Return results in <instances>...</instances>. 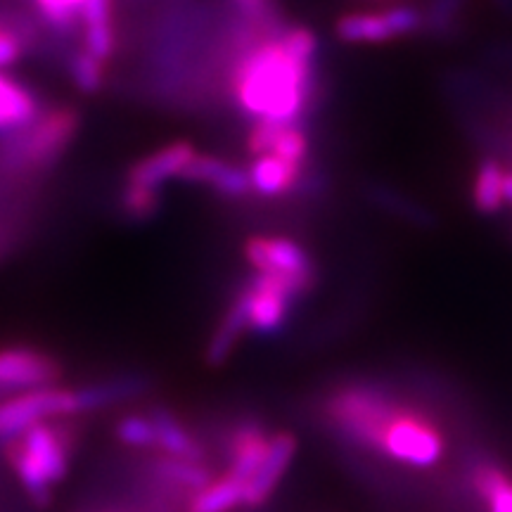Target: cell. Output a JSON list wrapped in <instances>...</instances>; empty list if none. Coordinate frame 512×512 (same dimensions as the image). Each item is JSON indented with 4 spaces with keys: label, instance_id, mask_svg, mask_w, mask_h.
<instances>
[{
    "label": "cell",
    "instance_id": "cell-15",
    "mask_svg": "<svg viewBox=\"0 0 512 512\" xmlns=\"http://www.w3.org/2000/svg\"><path fill=\"white\" fill-rule=\"evenodd\" d=\"M43 112L41 100L17 76L0 72V133H19Z\"/></svg>",
    "mask_w": 512,
    "mask_h": 512
},
{
    "label": "cell",
    "instance_id": "cell-24",
    "mask_svg": "<svg viewBox=\"0 0 512 512\" xmlns=\"http://www.w3.org/2000/svg\"><path fill=\"white\" fill-rule=\"evenodd\" d=\"M152 470H155V475L162 479V482L174 484L178 489L195 491V494L211 482L209 467L197 463V460L159 456L155 463H152Z\"/></svg>",
    "mask_w": 512,
    "mask_h": 512
},
{
    "label": "cell",
    "instance_id": "cell-27",
    "mask_svg": "<svg viewBox=\"0 0 512 512\" xmlns=\"http://www.w3.org/2000/svg\"><path fill=\"white\" fill-rule=\"evenodd\" d=\"M121 209L131 221H150L162 209V190L126 183L121 190Z\"/></svg>",
    "mask_w": 512,
    "mask_h": 512
},
{
    "label": "cell",
    "instance_id": "cell-28",
    "mask_svg": "<svg viewBox=\"0 0 512 512\" xmlns=\"http://www.w3.org/2000/svg\"><path fill=\"white\" fill-rule=\"evenodd\" d=\"M86 0H34L38 17L57 34H72Z\"/></svg>",
    "mask_w": 512,
    "mask_h": 512
},
{
    "label": "cell",
    "instance_id": "cell-21",
    "mask_svg": "<svg viewBox=\"0 0 512 512\" xmlns=\"http://www.w3.org/2000/svg\"><path fill=\"white\" fill-rule=\"evenodd\" d=\"M247 174L252 190L259 192L261 197H280L297 188L299 178H302V166L273 155H261L254 159Z\"/></svg>",
    "mask_w": 512,
    "mask_h": 512
},
{
    "label": "cell",
    "instance_id": "cell-6",
    "mask_svg": "<svg viewBox=\"0 0 512 512\" xmlns=\"http://www.w3.org/2000/svg\"><path fill=\"white\" fill-rule=\"evenodd\" d=\"M380 453L413 467H432L444 453V437L430 420L401 408L384 432Z\"/></svg>",
    "mask_w": 512,
    "mask_h": 512
},
{
    "label": "cell",
    "instance_id": "cell-18",
    "mask_svg": "<svg viewBox=\"0 0 512 512\" xmlns=\"http://www.w3.org/2000/svg\"><path fill=\"white\" fill-rule=\"evenodd\" d=\"M147 392H150V380L147 377L124 375L114 377V380L91 384V387L76 389V406H79V413L102 411V408L114 406V403L138 399V396Z\"/></svg>",
    "mask_w": 512,
    "mask_h": 512
},
{
    "label": "cell",
    "instance_id": "cell-31",
    "mask_svg": "<svg viewBox=\"0 0 512 512\" xmlns=\"http://www.w3.org/2000/svg\"><path fill=\"white\" fill-rule=\"evenodd\" d=\"M460 5H463V0H432L427 12H422V29L437 36L451 34L456 27Z\"/></svg>",
    "mask_w": 512,
    "mask_h": 512
},
{
    "label": "cell",
    "instance_id": "cell-37",
    "mask_svg": "<svg viewBox=\"0 0 512 512\" xmlns=\"http://www.w3.org/2000/svg\"><path fill=\"white\" fill-rule=\"evenodd\" d=\"M501 3L508 5V8H512V0H501Z\"/></svg>",
    "mask_w": 512,
    "mask_h": 512
},
{
    "label": "cell",
    "instance_id": "cell-35",
    "mask_svg": "<svg viewBox=\"0 0 512 512\" xmlns=\"http://www.w3.org/2000/svg\"><path fill=\"white\" fill-rule=\"evenodd\" d=\"M238 10L245 15L249 22L266 24L273 22L275 17V0H233Z\"/></svg>",
    "mask_w": 512,
    "mask_h": 512
},
{
    "label": "cell",
    "instance_id": "cell-34",
    "mask_svg": "<svg viewBox=\"0 0 512 512\" xmlns=\"http://www.w3.org/2000/svg\"><path fill=\"white\" fill-rule=\"evenodd\" d=\"M484 503L489 505V512H512V482L505 472L496 479L494 489L489 491Z\"/></svg>",
    "mask_w": 512,
    "mask_h": 512
},
{
    "label": "cell",
    "instance_id": "cell-17",
    "mask_svg": "<svg viewBox=\"0 0 512 512\" xmlns=\"http://www.w3.org/2000/svg\"><path fill=\"white\" fill-rule=\"evenodd\" d=\"M249 330V297L247 290L242 287L235 297V302L230 304V309L226 311V316L221 318L219 328L214 330V335L209 339V347H207V363L211 368H219L223 363L228 361L230 354H233L238 342L242 339V335Z\"/></svg>",
    "mask_w": 512,
    "mask_h": 512
},
{
    "label": "cell",
    "instance_id": "cell-9",
    "mask_svg": "<svg viewBox=\"0 0 512 512\" xmlns=\"http://www.w3.org/2000/svg\"><path fill=\"white\" fill-rule=\"evenodd\" d=\"M60 377V361L46 354V351L31 347L0 349V392L3 389L29 392V389L55 387Z\"/></svg>",
    "mask_w": 512,
    "mask_h": 512
},
{
    "label": "cell",
    "instance_id": "cell-4",
    "mask_svg": "<svg viewBox=\"0 0 512 512\" xmlns=\"http://www.w3.org/2000/svg\"><path fill=\"white\" fill-rule=\"evenodd\" d=\"M64 415H79L76 406V389L43 387L19 392L12 399L0 401V444L19 437L29 427Z\"/></svg>",
    "mask_w": 512,
    "mask_h": 512
},
{
    "label": "cell",
    "instance_id": "cell-36",
    "mask_svg": "<svg viewBox=\"0 0 512 512\" xmlns=\"http://www.w3.org/2000/svg\"><path fill=\"white\" fill-rule=\"evenodd\" d=\"M503 200L512 204V171H505L503 174Z\"/></svg>",
    "mask_w": 512,
    "mask_h": 512
},
{
    "label": "cell",
    "instance_id": "cell-20",
    "mask_svg": "<svg viewBox=\"0 0 512 512\" xmlns=\"http://www.w3.org/2000/svg\"><path fill=\"white\" fill-rule=\"evenodd\" d=\"M268 439L271 437H266V432L261 430L259 425L240 427V430L235 432L233 441H230L228 477H233L235 482L247 486V482L256 475L261 460L266 456Z\"/></svg>",
    "mask_w": 512,
    "mask_h": 512
},
{
    "label": "cell",
    "instance_id": "cell-14",
    "mask_svg": "<svg viewBox=\"0 0 512 512\" xmlns=\"http://www.w3.org/2000/svg\"><path fill=\"white\" fill-rule=\"evenodd\" d=\"M249 155H273L285 162L304 166L309 157V138L299 124H268V121H254L247 133Z\"/></svg>",
    "mask_w": 512,
    "mask_h": 512
},
{
    "label": "cell",
    "instance_id": "cell-32",
    "mask_svg": "<svg viewBox=\"0 0 512 512\" xmlns=\"http://www.w3.org/2000/svg\"><path fill=\"white\" fill-rule=\"evenodd\" d=\"M278 36H280V41L285 43V48L290 50L297 60L309 62V64H313V60H316L320 43H318V36L313 34L309 27L283 29Z\"/></svg>",
    "mask_w": 512,
    "mask_h": 512
},
{
    "label": "cell",
    "instance_id": "cell-16",
    "mask_svg": "<svg viewBox=\"0 0 512 512\" xmlns=\"http://www.w3.org/2000/svg\"><path fill=\"white\" fill-rule=\"evenodd\" d=\"M83 50L107 62L117 48V31H114V0H86L79 15Z\"/></svg>",
    "mask_w": 512,
    "mask_h": 512
},
{
    "label": "cell",
    "instance_id": "cell-19",
    "mask_svg": "<svg viewBox=\"0 0 512 512\" xmlns=\"http://www.w3.org/2000/svg\"><path fill=\"white\" fill-rule=\"evenodd\" d=\"M150 418L155 422V432H157V441L155 446L164 456H174V458H185V460H197L202 463L204 458V446L197 441V437L185 430V425L176 418L169 408H152Z\"/></svg>",
    "mask_w": 512,
    "mask_h": 512
},
{
    "label": "cell",
    "instance_id": "cell-13",
    "mask_svg": "<svg viewBox=\"0 0 512 512\" xmlns=\"http://www.w3.org/2000/svg\"><path fill=\"white\" fill-rule=\"evenodd\" d=\"M181 181L207 185V188L214 190L216 195L226 197V200H240V197H247L252 192L247 169L226 162L221 157L202 155V152H195V157L190 159V164L185 166L181 174Z\"/></svg>",
    "mask_w": 512,
    "mask_h": 512
},
{
    "label": "cell",
    "instance_id": "cell-33",
    "mask_svg": "<svg viewBox=\"0 0 512 512\" xmlns=\"http://www.w3.org/2000/svg\"><path fill=\"white\" fill-rule=\"evenodd\" d=\"M24 55V36L10 24H0V72L8 69Z\"/></svg>",
    "mask_w": 512,
    "mask_h": 512
},
{
    "label": "cell",
    "instance_id": "cell-7",
    "mask_svg": "<svg viewBox=\"0 0 512 512\" xmlns=\"http://www.w3.org/2000/svg\"><path fill=\"white\" fill-rule=\"evenodd\" d=\"M245 290L249 297V330L273 335L285 325L294 299L304 297L309 287L283 275L256 273Z\"/></svg>",
    "mask_w": 512,
    "mask_h": 512
},
{
    "label": "cell",
    "instance_id": "cell-26",
    "mask_svg": "<svg viewBox=\"0 0 512 512\" xmlns=\"http://www.w3.org/2000/svg\"><path fill=\"white\" fill-rule=\"evenodd\" d=\"M69 76H72L74 86L79 88L81 93L95 95L105 86V62L98 60V57L88 53V50H76L72 57L67 60Z\"/></svg>",
    "mask_w": 512,
    "mask_h": 512
},
{
    "label": "cell",
    "instance_id": "cell-25",
    "mask_svg": "<svg viewBox=\"0 0 512 512\" xmlns=\"http://www.w3.org/2000/svg\"><path fill=\"white\" fill-rule=\"evenodd\" d=\"M242 498H245V486L226 475L197 491L188 512H233L242 505Z\"/></svg>",
    "mask_w": 512,
    "mask_h": 512
},
{
    "label": "cell",
    "instance_id": "cell-1",
    "mask_svg": "<svg viewBox=\"0 0 512 512\" xmlns=\"http://www.w3.org/2000/svg\"><path fill=\"white\" fill-rule=\"evenodd\" d=\"M233 95L254 121L299 124L313 98V64L297 60L280 36H266L235 64Z\"/></svg>",
    "mask_w": 512,
    "mask_h": 512
},
{
    "label": "cell",
    "instance_id": "cell-10",
    "mask_svg": "<svg viewBox=\"0 0 512 512\" xmlns=\"http://www.w3.org/2000/svg\"><path fill=\"white\" fill-rule=\"evenodd\" d=\"M72 434L60 425L38 422L27 432L19 434V444L29 453L50 484L62 482L69 472V453H72Z\"/></svg>",
    "mask_w": 512,
    "mask_h": 512
},
{
    "label": "cell",
    "instance_id": "cell-29",
    "mask_svg": "<svg viewBox=\"0 0 512 512\" xmlns=\"http://www.w3.org/2000/svg\"><path fill=\"white\" fill-rule=\"evenodd\" d=\"M370 200H373L377 207L392 211V214L401 216L403 221H411V223H432V216L427 214L425 209L418 207V204L408 200V197L399 195V192L392 188H384V185H373L368 190Z\"/></svg>",
    "mask_w": 512,
    "mask_h": 512
},
{
    "label": "cell",
    "instance_id": "cell-8",
    "mask_svg": "<svg viewBox=\"0 0 512 512\" xmlns=\"http://www.w3.org/2000/svg\"><path fill=\"white\" fill-rule=\"evenodd\" d=\"M245 259L259 273H273L292 278L311 290L316 285V266L309 252L287 238H249Z\"/></svg>",
    "mask_w": 512,
    "mask_h": 512
},
{
    "label": "cell",
    "instance_id": "cell-3",
    "mask_svg": "<svg viewBox=\"0 0 512 512\" xmlns=\"http://www.w3.org/2000/svg\"><path fill=\"white\" fill-rule=\"evenodd\" d=\"M401 403L389 399L380 389L351 384L339 389L325 403V413L342 437L366 451H382V439L389 422L401 413Z\"/></svg>",
    "mask_w": 512,
    "mask_h": 512
},
{
    "label": "cell",
    "instance_id": "cell-5",
    "mask_svg": "<svg viewBox=\"0 0 512 512\" xmlns=\"http://www.w3.org/2000/svg\"><path fill=\"white\" fill-rule=\"evenodd\" d=\"M422 29V12L415 5H389L384 10L347 12L335 22L339 41L356 46H380Z\"/></svg>",
    "mask_w": 512,
    "mask_h": 512
},
{
    "label": "cell",
    "instance_id": "cell-12",
    "mask_svg": "<svg viewBox=\"0 0 512 512\" xmlns=\"http://www.w3.org/2000/svg\"><path fill=\"white\" fill-rule=\"evenodd\" d=\"M294 453H297V437L292 432L273 434L268 439L266 456L261 460L259 470H256V475L245 486L242 505H247V508H261L271 498L275 486L280 484V479H283L287 467L294 460Z\"/></svg>",
    "mask_w": 512,
    "mask_h": 512
},
{
    "label": "cell",
    "instance_id": "cell-23",
    "mask_svg": "<svg viewBox=\"0 0 512 512\" xmlns=\"http://www.w3.org/2000/svg\"><path fill=\"white\" fill-rule=\"evenodd\" d=\"M503 166L496 159H482L472 181V204L479 214H498L503 209Z\"/></svg>",
    "mask_w": 512,
    "mask_h": 512
},
{
    "label": "cell",
    "instance_id": "cell-22",
    "mask_svg": "<svg viewBox=\"0 0 512 512\" xmlns=\"http://www.w3.org/2000/svg\"><path fill=\"white\" fill-rule=\"evenodd\" d=\"M3 448H5V458H8L10 467L15 470V475L19 477V482H22L24 491H27L31 501L41 505V508H46V505L53 501V494H50L53 484H50L46 475L38 470V465L29 458V453L24 451L17 437L5 441Z\"/></svg>",
    "mask_w": 512,
    "mask_h": 512
},
{
    "label": "cell",
    "instance_id": "cell-30",
    "mask_svg": "<svg viewBox=\"0 0 512 512\" xmlns=\"http://www.w3.org/2000/svg\"><path fill=\"white\" fill-rule=\"evenodd\" d=\"M114 434H117V439L128 448H150V446H155V441H157L155 422H152L150 413L126 415V418H121L117 422Z\"/></svg>",
    "mask_w": 512,
    "mask_h": 512
},
{
    "label": "cell",
    "instance_id": "cell-11",
    "mask_svg": "<svg viewBox=\"0 0 512 512\" xmlns=\"http://www.w3.org/2000/svg\"><path fill=\"white\" fill-rule=\"evenodd\" d=\"M195 152V145L188 140H174V143L157 147L155 152L131 164V169L126 171V183L162 190V185L174 181V178L181 181V174L190 164V159L195 157Z\"/></svg>",
    "mask_w": 512,
    "mask_h": 512
},
{
    "label": "cell",
    "instance_id": "cell-2",
    "mask_svg": "<svg viewBox=\"0 0 512 512\" xmlns=\"http://www.w3.org/2000/svg\"><path fill=\"white\" fill-rule=\"evenodd\" d=\"M79 126L81 117L72 105L43 110L34 124L12 133V140L3 150L5 169L19 174L50 169L74 143Z\"/></svg>",
    "mask_w": 512,
    "mask_h": 512
}]
</instances>
